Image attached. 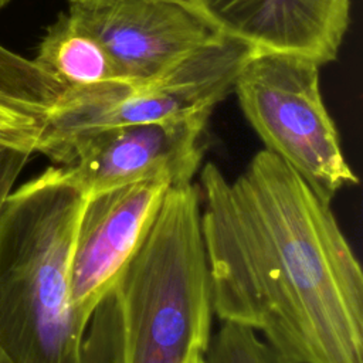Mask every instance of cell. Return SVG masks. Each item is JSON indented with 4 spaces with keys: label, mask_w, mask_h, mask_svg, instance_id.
Instances as JSON below:
<instances>
[{
    "label": "cell",
    "mask_w": 363,
    "mask_h": 363,
    "mask_svg": "<svg viewBox=\"0 0 363 363\" xmlns=\"http://www.w3.org/2000/svg\"><path fill=\"white\" fill-rule=\"evenodd\" d=\"M197 186L213 313L284 363H363V271L330 201L267 149Z\"/></svg>",
    "instance_id": "1"
},
{
    "label": "cell",
    "mask_w": 363,
    "mask_h": 363,
    "mask_svg": "<svg viewBox=\"0 0 363 363\" xmlns=\"http://www.w3.org/2000/svg\"><path fill=\"white\" fill-rule=\"evenodd\" d=\"M85 201L52 164L0 211V349L11 363H81L86 326L71 303L69 265Z\"/></svg>",
    "instance_id": "2"
},
{
    "label": "cell",
    "mask_w": 363,
    "mask_h": 363,
    "mask_svg": "<svg viewBox=\"0 0 363 363\" xmlns=\"http://www.w3.org/2000/svg\"><path fill=\"white\" fill-rule=\"evenodd\" d=\"M113 291L123 363H191L206 353L214 313L196 183L169 187Z\"/></svg>",
    "instance_id": "3"
},
{
    "label": "cell",
    "mask_w": 363,
    "mask_h": 363,
    "mask_svg": "<svg viewBox=\"0 0 363 363\" xmlns=\"http://www.w3.org/2000/svg\"><path fill=\"white\" fill-rule=\"evenodd\" d=\"M252 52L245 43L224 35L143 84L112 81L65 88L47 113L37 153L55 164L75 140L104 129L211 113L233 91Z\"/></svg>",
    "instance_id": "4"
},
{
    "label": "cell",
    "mask_w": 363,
    "mask_h": 363,
    "mask_svg": "<svg viewBox=\"0 0 363 363\" xmlns=\"http://www.w3.org/2000/svg\"><path fill=\"white\" fill-rule=\"evenodd\" d=\"M319 64L274 51L252 52L233 91L264 149L291 166L322 199H332L357 176L319 88Z\"/></svg>",
    "instance_id": "5"
},
{
    "label": "cell",
    "mask_w": 363,
    "mask_h": 363,
    "mask_svg": "<svg viewBox=\"0 0 363 363\" xmlns=\"http://www.w3.org/2000/svg\"><path fill=\"white\" fill-rule=\"evenodd\" d=\"M210 115L104 129L75 140L55 164L86 199L152 179L193 182L206 152Z\"/></svg>",
    "instance_id": "6"
},
{
    "label": "cell",
    "mask_w": 363,
    "mask_h": 363,
    "mask_svg": "<svg viewBox=\"0 0 363 363\" xmlns=\"http://www.w3.org/2000/svg\"><path fill=\"white\" fill-rule=\"evenodd\" d=\"M68 13L111 55L119 81L159 78L224 34L191 0H79Z\"/></svg>",
    "instance_id": "7"
},
{
    "label": "cell",
    "mask_w": 363,
    "mask_h": 363,
    "mask_svg": "<svg viewBox=\"0 0 363 363\" xmlns=\"http://www.w3.org/2000/svg\"><path fill=\"white\" fill-rule=\"evenodd\" d=\"M172 183L152 179L86 199L69 265V296L86 326L149 233Z\"/></svg>",
    "instance_id": "8"
},
{
    "label": "cell",
    "mask_w": 363,
    "mask_h": 363,
    "mask_svg": "<svg viewBox=\"0 0 363 363\" xmlns=\"http://www.w3.org/2000/svg\"><path fill=\"white\" fill-rule=\"evenodd\" d=\"M227 37L254 52L296 54L319 65L336 60L350 0H193Z\"/></svg>",
    "instance_id": "9"
},
{
    "label": "cell",
    "mask_w": 363,
    "mask_h": 363,
    "mask_svg": "<svg viewBox=\"0 0 363 363\" xmlns=\"http://www.w3.org/2000/svg\"><path fill=\"white\" fill-rule=\"evenodd\" d=\"M33 60L64 89L119 81L105 47L69 13L47 27Z\"/></svg>",
    "instance_id": "10"
},
{
    "label": "cell",
    "mask_w": 363,
    "mask_h": 363,
    "mask_svg": "<svg viewBox=\"0 0 363 363\" xmlns=\"http://www.w3.org/2000/svg\"><path fill=\"white\" fill-rule=\"evenodd\" d=\"M45 115L0 118V211L30 157L37 153Z\"/></svg>",
    "instance_id": "11"
},
{
    "label": "cell",
    "mask_w": 363,
    "mask_h": 363,
    "mask_svg": "<svg viewBox=\"0 0 363 363\" xmlns=\"http://www.w3.org/2000/svg\"><path fill=\"white\" fill-rule=\"evenodd\" d=\"M81 363H123L121 313L113 291L98 303L88 320Z\"/></svg>",
    "instance_id": "12"
},
{
    "label": "cell",
    "mask_w": 363,
    "mask_h": 363,
    "mask_svg": "<svg viewBox=\"0 0 363 363\" xmlns=\"http://www.w3.org/2000/svg\"><path fill=\"white\" fill-rule=\"evenodd\" d=\"M0 363H11L10 360H9V357L3 353V350L0 349Z\"/></svg>",
    "instance_id": "13"
},
{
    "label": "cell",
    "mask_w": 363,
    "mask_h": 363,
    "mask_svg": "<svg viewBox=\"0 0 363 363\" xmlns=\"http://www.w3.org/2000/svg\"><path fill=\"white\" fill-rule=\"evenodd\" d=\"M191 363H206V362H204V354H200V356L194 357V359L191 360Z\"/></svg>",
    "instance_id": "14"
},
{
    "label": "cell",
    "mask_w": 363,
    "mask_h": 363,
    "mask_svg": "<svg viewBox=\"0 0 363 363\" xmlns=\"http://www.w3.org/2000/svg\"><path fill=\"white\" fill-rule=\"evenodd\" d=\"M68 1H69V3H75V1H79V0H68ZM191 1H193V0H191Z\"/></svg>",
    "instance_id": "15"
}]
</instances>
